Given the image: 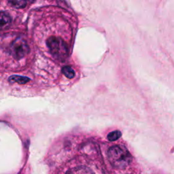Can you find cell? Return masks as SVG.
<instances>
[{"mask_svg":"<svg viewBox=\"0 0 174 174\" xmlns=\"http://www.w3.org/2000/svg\"><path fill=\"white\" fill-rule=\"evenodd\" d=\"M64 148L58 174H141V169L126 146L112 144L102 150L91 140Z\"/></svg>","mask_w":174,"mask_h":174,"instance_id":"6da1fadb","label":"cell"},{"mask_svg":"<svg viewBox=\"0 0 174 174\" xmlns=\"http://www.w3.org/2000/svg\"><path fill=\"white\" fill-rule=\"evenodd\" d=\"M72 33L62 35H52L47 40V46L52 56L60 62H65L70 53L69 42Z\"/></svg>","mask_w":174,"mask_h":174,"instance_id":"7a4b0ae2","label":"cell"},{"mask_svg":"<svg viewBox=\"0 0 174 174\" xmlns=\"http://www.w3.org/2000/svg\"><path fill=\"white\" fill-rule=\"evenodd\" d=\"M30 48L27 41L23 38H16L9 45L8 52L12 58L20 60L29 54Z\"/></svg>","mask_w":174,"mask_h":174,"instance_id":"3957f363","label":"cell"},{"mask_svg":"<svg viewBox=\"0 0 174 174\" xmlns=\"http://www.w3.org/2000/svg\"><path fill=\"white\" fill-rule=\"evenodd\" d=\"M11 23V18L7 12H0V30L8 27Z\"/></svg>","mask_w":174,"mask_h":174,"instance_id":"277c9868","label":"cell"},{"mask_svg":"<svg viewBox=\"0 0 174 174\" xmlns=\"http://www.w3.org/2000/svg\"><path fill=\"white\" fill-rule=\"evenodd\" d=\"M29 80V78L26 77L19 76H13L9 78V81L10 83H17L20 84H23L27 83Z\"/></svg>","mask_w":174,"mask_h":174,"instance_id":"5b68a950","label":"cell"},{"mask_svg":"<svg viewBox=\"0 0 174 174\" xmlns=\"http://www.w3.org/2000/svg\"><path fill=\"white\" fill-rule=\"evenodd\" d=\"M62 71L64 75H65L66 77L69 78H72L74 76V74H74V69L69 66L64 67Z\"/></svg>","mask_w":174,"mask_h":174,"instance_id":"8992f818","label":"cell"},{"mask_svg":"<svg viewBox=\"0 0 174 174\" xmlns=\"http://www.w3.org/2000/svg\"><path fill=\"white\" fill-rule=\"evenodd\" d=\"M8 3L10 4H11L12 6L16 8H24L27 4V2L25 1H10L8 2Z\"/></svg>","mask_w":174,"mask_h":174,"instance_id":"52a82bcc","label":"cell"},{"mask_svg":"<svg viewBox=\"0 0 174 174\" xmlns=\"http://www.w3.org/2000/svg\"><path fill=\"white\" fill-rule=\"evenodd\" d=\"M151 174H166V173H163V172H162L157 171V172H152Z\"/></svg>","mask_w":174,"mask_h":174,"instance_id":"ba28073f","label":"cell"}]
</instances>
